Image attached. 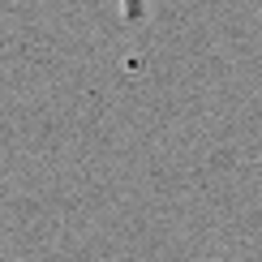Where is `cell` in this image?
<instances>
[{"label":"cell","instance_id":"obj_1","mask_svg":"<svg viewBox=\"0 0 262 262\" xmlns=\"http://www.w3.org/2000/svg\"><path fill=\"white\" fill-rule=\"evenodd\" d=\"M116 13L125 17V26H142L150 17V0H116Z\"/></svg>","mask_w":262,"mask_h":262}]
</instances>
